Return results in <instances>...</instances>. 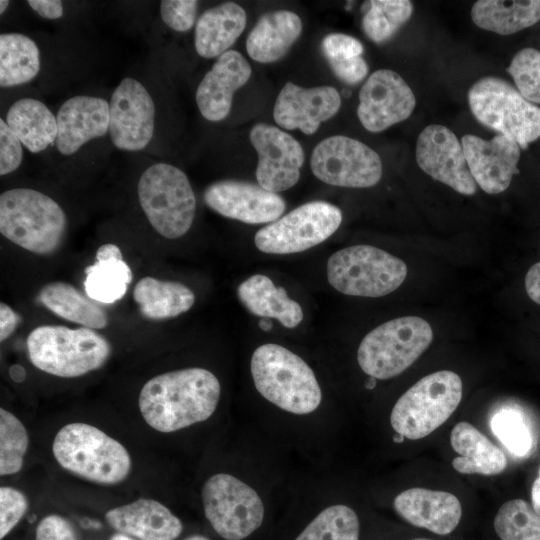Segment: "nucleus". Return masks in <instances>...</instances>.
Wrapping results in <instances>:
<instances>
[{"mask_svg":"<svg viewBox=\"0 0 540 540\" xmlns=\"http://www.w3.org/2000/svg\"><path fill=\"white\" fill-rule=\"evenodd\" d=\"M133 299L144 318L165 320L189 311L195 294L181 282L145 276L135 284Z\"/></svg>","mask_w":540,"mask_h":540,"instance_id":"c756f323","label":"nucleus"},{"mask_svg":"<svg viewBox=\"0 0 540 540\" xmlns=\"http://www.w3.org/2000/svg\"><path fill=\"white\" fill-rule=\"evenodd\" d=\"M184 540H210V539L207 538L206 536L196 534V535H191L185 538Z\"/></svg>","mask_w":540,"mask_h":540,"instance_id":"6e6d98bb","label":"nucleus"},{"mask_svg":"<svg viewBox=\"0 0 540 540\" xmlns=\"http://www.w3.org/2000/svg\"><path fill=\"white\" fill-rule=\"evenodd\" d=\"M246 19L245 10L234 2L204 11L195 27L194 45L198 55L210 59L228 51L244 31Z\"/></svg>","mask_w":540,"mask_h":540,"instance_id":"a878e982","label":"nucleus"},{"mask_svg":"<svg viewBox=\"0 0 540 540\" xmlns=\"http://www.w3.org/2000/svg\"><path fill=\"white\" fill-rule=\"evenodd\" d=\"M237 296L252 314L275 318L286 328H295L303 320L300 304L290 299L283 287L275 286L268 276H250L238 286Z\"/></svg>","mask_w":540,"mask_h":540,"instance_id":"c85d7f7f","label":"nucleus"},{"mask_svg":"<svg viewBox=\"0 0 540 540\" xmlns=\"http://www.w3.org/2000/svg\"><path fill=\"white\" fill-rule=\"evenodd\" d=\"M28 509L26 496L19 490L0 488V539L2 540L20 521Z\"/></svg>","mask_w":540,"mask_h":540,"instance_id":"79ce46f5","label":"nucleus"},{"mask_svg":"<svg viewBox=\"0 0 540 540\" xmlns=\"http://www.w3.org/2000/svg\"><path fill=\"white\" fill-rule=\"evenodd\" d=\"M20 316L6 303H0V341L9 338L17 328Z\"/></svg>","mask_w":540,"mask_h":540,"instance_id":"49530a36","label":"nucleus"},{"mask_svg":"<svg viewBox=\"0 0 540 540\" xmlns=\"http://www.w3.org/2000/svg\"><path fill=\"white\" fill-rule=\"evenodd\" d=\"M57 150L72 155L94 138L109 130V104L99 97L78 95L66 100L56 115Z\"/></svg>","mask_w":540,"mask_h":540,"instance_id":"4be33fe9","label":"nucleus"},{"mask_svg":"<svg viewBox=\"0 0 540 540\" xmlns=\"http://www.w3.org/2000/svg\"><path fill=\"white\" fill-rule=\"evenodd\" d=\"M310 166L321 181L334 186L367 188L382 177V161L377 152L363 142L335 135L314 148Z\"/></svg>","mask_w":540,"mask_h":540,"instance_id":"ddd939ff","label":"nucleus"},{"mask_svg":"<svg viewBox=\"0 0 540 540\" xmlns=\"http://www.w3.org/2000/svg\"><path fill=\"white\" fill-rule=\"evenodd\" d=\"M28 5L46 19H59L63 15L62 2L59 0H29Z\"/></svg>","mask_w":540,"mask_h":540,"instance_id":"de8ad7c7","label":"nucleus"},{"mask_svg":"<svg viewBox=\"0 0 540 540\" xmlns=\"http://www.w3.org/2000/svg\"><path fill=\"white\" fill-rule=\"evenodd\" d=\"M302 33L300 17L288 10L263 14L248 34L246 50L256 62L280 60Z\"/></svg>","mask_w":540,"mask_h":540,"instance_id":"393cba45","label":"nucleus"},{"mask_svg":"<svg viewBox=\"0 0 540 540\" xmlns=\"http://www.w3.org/2000/svg\"><path fill=\"white\" fill-rule=\"evenodd\" d=\"M35 540H77L72 525L59 515L44 517L36 528Z\"/></svg>","mask_w":540,"mask_h":540,"instance_id":"a18cd8bd","label":"nucleus"},{"mask_svg":"<svg viewBox=\"0 0 540 540\" xmlns=\"http://www.w3.org/2000/svg\"><path fill=\"white\" fill-rule=\"evenodd\" d=\"M322 52L334 75L346 84L355 85L368 74V65L361 56L362 43L353 36L332 33L321 43Z\"/></svg>","mask_w":540,"mask_h":540,"instance_id":"f704fd0d","label":"nucleus"},{"mask_svg":"<svg viewBox=\"0 0 540 540\" xmlns=\"http://www.w3.org/2000/svg\"><path fill=\"white\" fill-rule=\"evenodd\" d=\"M518 92L529 102L540 104V51L531 47L520 50L507 68Z\"/></svg>","mask_w":540,"mask_h":540,"instance_id":"a19ab883","label":"nucleus"},{"mask_svg":"<svg viewBox=\"0 0 540 540\" xmlns=\"http://www.w3.org/2000/svg\"><path fill=\"white\" fill-rule=\"evenodd\" d=\"M341 222L342 212L337 206L312 201L261 228L255 234L254 243L263 253H298L327 240Z\"/></svg>","mask_w":540,"mask_h":540,"instance_id":"f8f14e48","label":"nucleus"},{"mask_svg":"<svg viewBox=\"0 0 540 540\" xmlns=\"http://www.w3.org/2000/svg\"><path fill=\"white\" fill-rule=\"evenodd\" d=\"M31 363L62 378H75L100 369L111 355L109 341L94 329L42 325L26 339Z\"/></svg>","mask_w":540,"mask_h":540,"instance_id":"20e7f679","label":"nucleus"},{"mask_svg":"<svg viewBox=\"0 0 540 540\" xmlns=\"http://www.w3.org/2000/svg\"><path fill=\"white\" fill-rule=\"evenodd\" d=\"M415 105V95L404 79L392 70L379 69L360 89L357 116L366 130L377 133L407 119Z\"/></svg>","mask_w":540,"mask_h":540,"instance_id":"f3484780","label":"nucleus"},{"mask_svg":"<svg viewBox=\"0 0 540 540\" xmlns=\"http://www.w3.org/2000/svg\"><path fill=\"white\" fill-rule=\"evenodd\" d=\"M415 157L433 179L463 195H473L477 184L471 175L461 141L449 128L431 124L419 134Z\"/></svg>","mask_w":540,"mask_h":540,"instance_id":"dca6fc26","label":"nucleus"},{"mask_svg":"<svg viewBox=\"0 0 540 540\" xmlns=\"http://www.w3.org/2000/svg\"><path fill=\"white\" fill-rule=\"evenodd\" d=\"M493 434L514 456L527 455L533 446L532 434L523 416L514 409H502L490 421Z\"/></svg>","mask_w":540,"mask_h":540,"instance_id":"ea45409f","label":"nucleus"},{"mask_svg":"<svg viewBox=\"0 0 540 540\" xmlns=\"http://www.w3.org/2000/svg\"><path fill=\"white\" fill-rule=\"evenodd\" d=\"M250 368L257 391L277 407L302 415L320 405L322 393L313 370L289 349L263 344L253 352Z\"/></svg>","mask_w":540,"mask_h":540,"instance_id":"7ed1b4c3","label":"nucleus"},{"mask_svg":"<svg viewBox=\"0 0 540 540\" xmlns=\"http://www.w3.org/2000/svg\"><path fill=\"white\" fill-rule=\"evenodd\" d=\"M252 69L238 51L220 55L205 74L196 90V103L201 115L213 122L228 116L236 90L249 80Z\"/></svg>","mask_w":540,"mask_h":540,"instance_id":"412c9836","label":"nucleus"},{"mask_svg":"<svg viewBox=\"0 0 540 540\" xmlns=\"http://www.w3.org/2000/svg\"><path fill=\"white\" fill-rule=\"evenodd\" d=\"M206 205L218 214L248 224L272 223L286 209L278 193L239 180H221L210 184L203 193Z\"/></svg>","mask_w":540,"mask_h":540,"instance_id":"a211bd4d","label":"nucleus"},{"mask_svg":"<svg viewBox=\"0 0 540 540\" xmlns=\"http://www.w3.org/2000/svg\"><path fill=\"white\" fill-rule=\"evenodd\" d=\"M376 385L375 378L370 377L368 380V383H366V387L369 389H372Z\"/></svg>","mask_w":540,"mask_h":540,"instance_id":"13d9d810","label":"nucleus"},{"mask_svg":"<svg viewBox=\"0 0 540 540\" xmlns=\"http://www.w3.org/2000/svg\"><path fill=\"white\" fill-rule=\"evenodd\" d=\"M362 29L375 43L391 39L409 20L413 4L409 0H373L363 4Z\"/></svg>","mask_w":540,"mask_h":540,"instance_id":"e433bc0d","label":"nucleus"},{"mask_svg":"<svg viewBox=\"0 0 540 540\" xmlns=\"http://www.w3.org/2000/svg\"><path fill=\"white\" fill-rule=\"evenodd\" d=\"M5 121L32 153L41 152L56 141L58 134L56 116L37 99L22 98L14 102L6 114Z\"/></svg>","mask_w":540,"mask_h":540,"instance_id":"2f4dec72","label":"nucleus"},{"mask_svg":"<svg viewBox=\"0 0 540 540\" xmlns=\"http://www.w3.org/2000/svg\"><path fill=\"white\" fill-rule=\"evenodd\" d=\"M19 138L10 129L6 121L0 119V174L7 175L15 171L22 162L23 150Z\"/></svg>","mask_w":540,"mask_h":540,"instance_id":"c03bdc74","label":"nucleus"},{"mask_svg":"<svg viewBox=\"0 0 540 540\" xmlns=\"http://www.w3.org/2000/svg\"><path fill=\"white\" fill-rule=\"evenodd\" d=\"M85 294L92 300L112 304L122 299L133 279L129 265L124 261L121 249L112 243L101 245L95 255V263L84 269Z\"/></svg>","mask_w":540,"mask_h":540,"instance_id":"bb28decb","label":"nucleus"},{"mask_svg":"<svg viewBox=\"0 0 540 540\" xmlns=\"http://www.w3.org/2000/svg\"><path fill=\"white\" fill-rule=\"evenodd\" d=\"M531 502L532 507L537 514L540 515V469L538 477L534 480L531 489Z\"/></svg>","mask_w":540,"mask_h":540,"instance_id":"8fccbe9b","label":"nucleus"},{"mask_svg":"<svg viewBox=\"0 0 540 540\" xmlns=\"http://www.w3.org/2000/svg\"><path fill=\"white\" fill-rule=\"evenodd\" d=\"M249 137L258 154V184L275 193L293 187L300 178L305 159L300 143L287 132L266 123L253 126Z\"/></svg>","mask_w":540,"mask_h":540,"instance_id":"2eb2a0df","label":"nucleus"},{"mask_svg":"<svg viewBox=\"0 0 540 540\" xmlns=\"http://www.w3.org/2000/svg\"><path fill=\"white\" fill-rule=\"evenodd\" d=\"M450 443L460 456L452 460L462 474L497 475L507 466L503 451L468 422H459L451 431Z\"/></svg>","mask_w":540,"mask_h":540,"instance_id":"cd10ccee","label":"nucleus"},{"mask_svg":"<svg viewBox=\"0 0 540 540\" xmlns=\"http://www.w3.org/2000/svg\"><path fill=\"white\" fill-rule=\"evenodd\" d=\"M9 3L10 2L7 0L0 1V14H3L6 11L7 7L9 6Z\"/></svg>","mask_w":540,"mask_h":540,"instance_id":"4d7b16f0","label":"nucleus"},{"mask_svg":"<svg viewBox=\"0 0 540 540\" xmlns=\"http://www.w3.org/2000/svg\"><path fill=\"white\" fill-rule=\"evenodd\" d=\"M431 325L418 316L389 320L370 331L361 341L358 364L375 379L393 378L409 368L429 347Z\"/></svg>","mask_w":540,"mask_h":540,"instance_id":"0eeeda50","label":"nucleus"},{"mask_svg":"<svg viewBox=\"0 0 540 540\" xmlns=\"http://www.w3.org/2000/svg\"><path fill=\"white\" fill-rule=\"evenodd\" d=\"M393 506L410 524L439 535L451 533L462 516L461 503L454 494L419 487L399 493Z\"/></svg>","mask_w":540,"mask_h":540,"instance_id":"5701e85b","label":"nucleus"},{"mask_svg":"<svg viewBox=\"0 0 540 540\" xmlns=\"http://www.w3.org/2000/svg\"><path fill=\"white\" fill-rule=\"evenodd\" d=\"M525 289L530 299L540 305V262L532 265L527 271Z\"/></svg>","mask_w":540,"mask_h":540,"instance_id":"09e8293b","label":"nucleus"},{"mask_svg":"<svg viewBox=\"0 0 540 540\" xmlns=\"http://www.w3.org/2000/svg\"><path fill=\"white\" fill-rule=\"evenodd\" d=\"M327 279L342 294L381 297L395 291L407 276L400 258L371 245H354L333 253L327 262Z\"/></svg>","mask_w":540,"mask_h":540,"instance_id":"1a4fd4ad","label":"nucleus"},{"mask_svg":"<svg viewBox=\"0 0 540 540\" xmlns=\"http://www.w3.org/2000/svg\"><path fill=\"white\" fill-rule=\"evenodd\" d=\"M198 1L164 0L160 3V14L163 22L171 29L185 32L195 23Z\"/></svg>","mask_w":540,"mask_h":540,"instance_id":"37998d69","label":"nucleus"},{"mask_svg":"<svg viewBox=\"0 0 540 540\" xmlns=\"http://www.w3.org/2000/svg\"><path fill=\"white\" fill-rule=\"evenodd\" d=\"M413 540H428V539H413Z\"/></svg>","mask_w":540,"mask_h":540,"instance_id":"052dcab7","label":"nucleus"},{"mask_svg":"<svg viewBox=\"0 0 540 540\" xmlns=\"http://www.w3.org/2000/svg\"><path fill=\"white\" fill-rule=\"evenodd\" d=\"M52 451L58 464L85 480L113 485L131 470L127 449L104 431L87 423H69L56 434Z\"/></svg>","mask_w":540,"mask_h":540,"instance_id":"39448f33","label":"nucleus"},{"mask_svg":"<svg viewBox=\"0 0 540 540\" xmlns=\"http://www.w3.org/2000/svg\"><path fill=\"white\" fill-rule=\"evenodd\" d=\"M468 103L479 122L522 149L540 137V108L501 78L486 76L476 81L468 92Z\"/></svg>","mask_w":540,"mask_h":540,"instance_id":"9d476101","label":"nucleus"},{"mask_svg":"<svg viewBox=\"0 0 540 540\" xmlns=\"http://www.w3.org/2000/svg\"><path fill=\"white\" fill-rule=\"evenodd\" d=\"M467 165L476 184L488 194L505 191L519 173L520 146L511 138L497 134L485 140L473 134L461 139Z\"/></svg>","mask_w":540,"mask_h":540,"instance_id":"6ab92c4d","label":"nucleus"},{"mask_svg":"<svg viewBox=\"0 0 540 540\" xmlns=\"http://www.w3.org/2000/svg\"><path fill=\"white\" fill-rule=\"evenodd\" d=\"M476 26L500 35H511L540 20V0H479L471 9Z\"/></svg>","mask_w":540,"mask_h":540,"instance_id":"473e14b6","label":"nucleus"},{"mask_svg":"<svg viewBox=\"0 0 540 540\" xmlns=\"http://www.w3.org/2000/svg\"><path fill=\"white\" fill-rule=\"evenodd\" d=\"M259 327L263 331H269L273 327V323L268 318H263L259 321Z\"/></svg>","mask_w":540,"mask_h":540,"instance_id":"864d4df0","label":"nucleus"},{"mask_svg":"<svg viewBox=\"0 0 540 540\" xmlns=\"http://www.w3.org/2000/svg\"><path fill=\"white\" fill-rule=\"evenodd\" d=\"M81 525L85 528H90V527L100 528L101 527V523L94 520H90V519H83L81 522Z\"/></svg>","mask_w":540,"mask_h":540,"instance_id":"603ef678","label":"nucleus"},{"mask_svg":"<svg viewBox=\"0 0 540 540\" xmlns=\"http://www.w3.org/2000/svg\"><path fill=\"white\" fill-rule=\"evenodd\" d=\"M35 519H36V515H31V516L29 517V522H30V523H33V522L35 521Z\"/></svg>","mask_w":540,"mask_h":540,"instance_id":"bf43d9fd","label":"nucleus"},{"mask_svg":"<svg viewBox=\"0 0 540 540\" xmlns=\"http://www.w3.org/2000/svg\"><path fill=\"white\" fill-rule=\"evenodd\" d=\"M29 437L23 423L11 412L0 409V474L12 475L23 466Z\"/></svg>","mask_w":540,"mask_h":540,"instance_id":"58836bf2","label":"nucleus"},{"mask_svg":"<svg viewBox=\"0 0 540 540\" xmlns=\"http://www.w3.org/2000/svg\"><path fill=\"white\" fill-rule=\"evenodd\" d=\"M105 519L121 534L139 540H175L183 530L181 520L152 499L142 498L110 509Z\"/></svg>","mask_w":540,"mask_h":540,"instance_id":"b1692460","label":"nucleus"},{"mask_svg":"<svg viewBox=\"0 0 540 540\" xmlns=\"http://www.w3.org/2000/svg\"><path fill=\"white\" fill-rule=\"evenodd\" d=\"M340 106V94L332 86L303 88L287 82L275 101L273 116L278 126L311 135L322 122L332 118Z\"/></svg>","mask_w":540,"mask_h":540,"instance_id":"aec40b11","label":"nucleus"},{"mask_svg":"<svg viewBox=\"0 0 540 540\" xmlns=\"http://www.w3.org/2000/svg\"><path fill=\"white\" fill-rule=\"evenodd\" d=\"M140 206L153 229L162 237L177 239L191 228L196 198L186 174L168 163H155L140 176Z\"/></svg>","mask_w":540,"mask_h":540,"instance_id":"423d86ee","label":"nucleus"},{"mask_svg":"<svg viewBox=\"0 0 540 540\" xmlns=\"http://www.w3.org/2000/svg\"><path fill=\"white\" fill-rule=\"evenodd\" d=\"M110 540H137V539L118 533V534L112 535Z\"/></svg>","mask_w":540,"mask_h":540,"instance_id":"5fc2aeb1","label":"nucleus"},{"mask_svg":"<svg viewBox=\"0 0 540 540\" xmlns=\"http://www.w3.org/2000/svg\"><path fill=\"white\" fill-rule=\"evenodd\" d=\"M221 393L217 377L207 369L184 368L159 374L142 387L138 405L145 422L169 433L207 420Z\"/></svg>","mask_w":540,"mask_h":540,"instance_id":"f257e3e1","label":"nucleus"},{"mask_svg":"<svg viewBox=\"0 0 540 540\" xmlns=\"http://www.w3.org/2000/svg\"><path fill=\"white\" fill-rule=\"evenodd\" d=\"M494 529L501 540H540V515L523 499H512L499 508Z\"/></svg>","mask_w":540,"mask_h":540,"instance_id":"4c0bfd02","label":"nucleus"},{"mask_svg":"<svg viewBox=\"0 0 540 540\" xmlns=\"http://www.w3.org/2000/svg\"><path fill=\"white\" fill-rule=\"evenodd\" d=\"M9 375L15 382H22L26 378V371L23 366L14 364L9 369Z\"/></svg>","mask_w":540,"mask_h":540,"instance_id":"3c124183","label":"nucleus"},{"mask_svg":"<svg viewBox=\"0 0 540 540\" xmlns=\"http://www.w3.org/2000/svg\"><path fill=\"white\" fill-rule=\"evenodd\" d=\"M109 134L113 145L123 151H140L154 133L155 105L147 89L136 79L125 77L109 103Z\"/></svg>","mask_w":540,"mask_h":540,"instance_id":"4468645a","label":"nucleus"},{"mask_svg":"<svg viewBox=\"0 0 540 540\" xmlns=\"http://www.w3.org/2000/svg\"><path fill=\"white\" fill-rule=\"evenodd\" d=\"M67 217L50 196L13 188L0 195V232L15 245L37 255H52L62 246Z\"/></svg>","mask_w":540,"mask_h":540,"instance_id":"f03ea898","label":"nucleus"},{"mask_svg":"<svg viewBox=\"0 0 540 540\" xmlns=\"http://www.w3.org/2000/svg\"><path fill=\"white\" fill-rule=\"evenodd\" d=\"M40 70L37 44L20 33L0 35V86L22 85L34 79Z\"/></svg>","mask_w":540,"mask_h":540,"instance_id":"72a5a7b5","label":"nucleus"},{"mask_svg":"<svg viewBox=\"0 0 540 540\" xmlns=\"http://www.w3.org/2000/svg\"><path fill=\"white\" fill-rule=\"evenodd\" d=\"M462 392V380L455 372L442 370L426 375L397 400L390 415L391 426L404 438H424L453 414Z\"/></svg>","mask_w":540,"mask_h":540,"instance_id":"6e6552de","label":"nucleus"},{"mask_svg":"<svg viewBox=\"0 0 540 540\" xmlns=\"http://www.w3.org/2000/svg\"><path fill=\"white\" fill-rule=\"evenodd\" d=\"M360 522L347 505L335 504L320 511L293 540H359Z\"/></svg>","mask_w":540,"mask_h":540,"instance_id":"c9c22d12","label":"nucleus"},{"mask_svg":"<svg viewBox=\"0 0 540 540\" xmlns=\"http://www.w3.org/2000/svg\"><path fill=\"white\" fill-rule=\"evenodd\" d=\"M38 302L58 317L82 327L103 329L109 322L106 311L96 301L67 282L44 285L38 293Z\"/></svg>","mask_w":540,"mask_h":540,"instance_id":"7c9ffc66","label":"nucleus"},{"mask_svg":"<svg viewBox=\"0 0 540 540\" xmlns=\"http://www.w3.org/2000/svg\"><path fill=\"white\" fill-rule=\"evenodd\" d=\"M204 514L215 532L225 540H244L264 520V505L249 485L238 478L218 473L202 488Z\"/></svg>","mask_w":540,"mask_h":540,"instance_id":"9b49d317","label":"nucleus"}]
</instances>
